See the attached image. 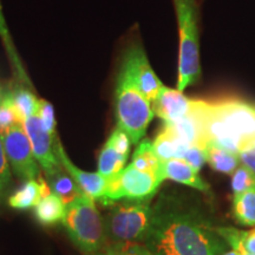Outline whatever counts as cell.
<instances>
[{
  "label": "cell",
  "instance_id": "obj_30",
  "mask_svg": "<svg viewBox=\"0 0 255 255\" xmlns=\"http://www.w3.org/2000/svg\"><path fill=\"white\" fill-rule=\"evenodd\" d=\"M239 157H240L241 163L250 168L255 174V138L242 145L239 151Z\"/></svg>",
  "mask_w": 255,
  "mask_h": 255
},
{
  "label": "cell",
  "instance_id": "obj_14",
  "mask_svg": "<svg viewBox=\"0 0 255 255\" xmlns=\"http://www.w3.org/2000/svg\"><path fill=\"white\" fill-rule=\"evenodd\" d=\"M161 173L164 180L175 181V182L191 187L206 194L210 191L209 184L202 180L199 171H196L183 158H171L168 161H162Z\"/></svg>",
  "mask_w": 255,
  "mask_h": 255
},
{
  "label": "cell",
  "instance_id": "obj_7",
  "mask_svg": "<svg viewBox=\"0 0 255 255\" xmlns=\"http://www.w3.org/2000/svg\"><path fill=\"white\" fill-rule=\"evenodd\" d=\"M163 181L161 175L139 170L129 164L109 178L108 189L101 203L108 207L119 201L151 200Z\"/></svg>",
  "mask_w": 255,
  "mask_h": 255
},
{
  "label": "cell",
  "instance_id": "obj_3",
  "mask_svg": "<svg viewBox=\"0 0 255 255\" xmlns=\"http://www.w3.org/2000/svg\"><path fill=\"white\" fill-rule=\"evenodd\" d=\"M115 107L117 127L127 133L132 144H138L155 114L151 103L144 97L136 82L130 50L124 57L117 77Z\"/></svg>",
  "mask_w": 255,
  "mask_h": 255
},
{
  "label": "cell",
  "instance_id": "obj_17",
  "mask_svg": "<svg viewBox=\"0 0 255 255\" xmlns=\"http://www.w3.org/2000/svg\"><path fill=\"white\" fill-rule=\"evenodd\" d=\"M152 145H154L156 155L161 161H168L171 158H183L184 154L190 148L189 145L181 142L165 126H163L161 131L155 137Z\"/></svg>",
  "mask_w": 255,
  "mask_h": 255
},
{
  "label": "cell",
  "instance_id": "obj_2",
  "mask_svg": "<svg viewBox=\"0 0 255 255\" xmlns=\"http://www.w3.org/2000/svg\"><path fill=\"white\" fill-rule=\"evenodd\" d=\"M207 142H214L239 154L245 143L255 138V108L246 102L195 101Z\"/></svg>",
  "mask_w": 255,
  "mask_h": 255
},
{
  "label": "cell",
  "instance_id": "obj_5",
  "mask_svg": "<svg viewBox=\"0 0 255 255\" xmlns=\"http://www.w3.org/2000/svg\"><path fill=\"white\" fill-rule=\"evenodd\" d=\"M176 9L180 53H178L177 89L186 90L201 77L200 43L195 0H173Z\"/></svg>",
  "mask_w": 255,
  "mask_h": 255
},
{
  "label": "cell",
  "instance_id": "obj_18",
  "mask_svg": "<svg viewBox=\"0 0 255 255\" xmlns=\"http://www.w3.org/2000/svg\"><path fill=\"white\" fill-rule=\"evenodd\" d=\"M215 232L240 255H255V227L250 231L233 227H214Z\"/></svg>",
  "mask_w": 255,
  "mask_h": 255
},
{
  "label": "cell",
  "instance_id": "obj_26",
  "mask_svg": "<svg viewBox=\"0 0 255 255\" xmlns=\"http://www.w3.org/2000/svg\"><path fill=\"white\" fill-rule=\"evenodd\" d=\"M103 252L107 255H154L141 242H110Z\"/></svg>",
  "mask_w": 255,
  "mask_h": 255
},
{
  "label": "cell",
  "instance_id": "obj_9",
  "mask_svg": "<svg viewBox=\"0 0 255 255\" xmlns=\"http://www.w3.org/2000/svg\"><path fill=\"white\" fill-rule=\"evenodd\" d=\"M23 126L31 142L33 154L38 163L43 168L45 176L62 169L63 165L56 154V145L59 141H55V138L43 127L38 110L24 121Z\"/></svg>",
  "mask_w": 255,
  "mask_h": 255
},
{
  "label": "cell",
  "instance_id": "obj_24",
  "mask_svg": "<svg viewBox=\"0 0 255 255\" xmlns=\"http://www.w3.org/2000/svg\"><path fill=\"white\" fill-rule=\"evenodd\" d=\"M130 164H132L133 167L139 169V170L158 174L162 176V161L156 155L152 142L149 141V139H143V141L138 143V146H137L135 152H133L132 161Z\"/></svg>",
  "mask_w": 255,
  "mask_h": 255
},
{
  "label": "cell",
  "instance_id": "obj_20",
  "mask_svg": "<svg viewBox=\"0 0 255 255\" xmlns=\"http://www.w3.org/2000/svg\"><path fill=\"white\" fill-rule=\"evenodd\" d=\"M45 177L51 191L57 194L65 205L72 202L83 191L64 168L55 171L53 174L46 175Z\"/></svg>",
  "mask_w": 255,
  "mask_h": 255
},
{
  "label": "cell",
  "instance_id": "obj_1",
  "mask_svg": "<svg viewBox=\"0 0 255 255\" xmlns=\"http://www.w3.org/2000/svg\"><path fill=\"white\" fill-rule=\"evenodd\" d=\"M214 227L188 201L162 195L143 244L154 255H221L229 246Z\"/></svg>",
  "mask_w": 255,
  "mask_h": 255
},
{
  "label": "cell",
  "instance_id": "obj_22",
  "mask_svg": "<svg viewBox=\"0 0 255 255\" xmlns=\"http://www.w3.org/2000/svg\"><path fill=\"white\" fill-rule=\"evenodd\" d=\"M9 97H11L12 105H13L15 113L18 115V119L21 123L36 113L39 108V100L36 95L32 94L30 88L25 87L23 84H19L18 87L9 89Z\"/></svg>",
  "mask_w": 255,
  "mask_h": 255
},
{
  "label": "cell",
  "instance_id": "obj_25",
  "mask_svg": "<svg viewBox=\"0 0 255 255\" xmlns=\"http://www.w3.org/2000/svg\"><path fill=\"white\" fill-rule=\"evenodd\" d=\"M232 190L234 195L255 188V174L245 164H240L232 174Z\"/></svg>",
  "mask_w": 255,
  "mask_h": 255
},
{
  "label": "cell",
  "instance_id": "obj_16",
  "mask_svg": "<svg viewBox=\"0 0 255 255\" xmlns=\"http://www.w3.org/2000/svg\"><path fill=\"white\" fill-rule=\"evenodd\" d=\"M207 163L215 171L232 175L241 164L239 154L229 151L214 142H207L205 145Z\"/></svg>",
  "mask_w": 255,
  "mask_h": 255
},
{
  "label": "cell",
  "instance_id": "obj_8",
  "mask_svg": "<svg viewBox=\"0 0 255 255\" xmlns=\"http://www.w3.org/2000/svg\"><path fill=\"white\" fill-rule=\"evenodd\" d=\"M5 154L13 173L23 181L40 177L39 163L32 150V145L24 126L18 122L0 133Z\"/></svg>",
  "mask_w": 255,
  "mask_h": 255
},
{
  "label": "cell",
  "instance_id": "obj_11",
  "mask_svg": "<svg viewBox=\"0 0 255 255\" xmlns=\"http://www.w3.org/2000/svg\"><path fill=\"white\" fill-rule=\"evenodd\" d=\"M56 154L58 156L63 168L75 180V182L78 184V187L87 195L90 196L91 199L101 202V200L105 195V191L108 189L109 178L103 176L98 171L97 173H88V171L79 169L77 165L72 163V161L69 158L68 154L65 152V149H64V146L60 142L57 143L56 145Z\"/></svg>",
  "mask_w": 255,
  "mask_h": 255
},
{
  "label": "cell",
  "instance_id": "obj_19",
  "mask_svg": "<svg viewBox=\"0 0 255 255\" xmlns=\"http://www.w3.org/2000/svg\"><path fill=\"white\" fill-rule=\"evenodd\" d=\"M65 206L63 200L51 191L49 195L41 199L40 202L34 207V216L40 225L50 227L62 221L65 213Z\"/></svg>",
  "mask_w": 255,
  "mask_h": 255
},
{
  "label": "cell",
  "instance_id": "obj_29",
  "mask_svg": "<svg viewBox=\"0 0 255 255\" xmlns=\"http://www.w3.org/2000/svg\"><path fill=\"white\" fill-rule=\"evenodd\" d=\"M183 159L186 162H188L191 167L195 169L196 171H199L202 169L203 164L207 162L206 158V151L205 148L200 145H193L188 149L186 154L183 156Z\"/></svg>",
  "mask_w": 255,
  "mask_h": 255
},
{
  "label": "cell",
  "instance_id": "obj_13",
  "mask_svg": "<svg viewBox=\"0 0 255 255\" xmlns=\"http://www.w3.org/2000/svg\"><path fill=\"white\" fill-rule=\"evenodd\" d=\"M129 50L132 56L135 77L139 90L144 95L146 100L152 103L156 100V97H157L159 91H161L163 84H162V82L159 81L154 70L150 66V63L146 58L145 52L142 49V46L136 45L130 47Z\"/></svg>",
  "mask_w": 255,
  "mask_h": 255
},
{
  "label": "cell",
  "instance_id": "obj_15",
  "mask_svg": "<svg viewBox=\"0 0 255 255\" xmlns=\"http://www.w3.org/2000/svg\"><path fill=\"white\" fill-rule=\"evenodd\" d=\"M51 189L45 180L39 177L38 180L26 181L23 186L15 190L8 197L7 203L11 208L17 210H27L34 208L41 199L49 195Z\"/></svg>",
  "mask_w": 255,
  "mask_h": 255
},
{
  "label": "cell",
  "instance_id": "obj_28",
  "mask_svg": "<svg viewBox=\"0 0 255 255\" xmlns=\"http://www.w3.org/2000/svg\"><path fill=\"white\" fill-rule=\"evenodd\" d=\"M11 181V170H9V164L5 154L1 136H0V199L1 200L5 199L6 194H7Z\"/></svg>",
  "mask_w": 255,
  "mask_h": 255
},
{
  "label": "cell",
  "instance_id": "obj_6",
  "mask_svg": "<svg viewBox=\"0 0 255 255\" xmlns=\"http://www.w3.org/2000/svg\"><path fill=\"white\" fill-rule=\"evenodd\" d=\"M151 200L124 201L115 205L104 218L108 244L110 242H141L150 229L154 207Z\"/></svg>",
  "mask_w": 255,
  "mask_h": 255
},
{
  "label": "cell",
  "instance_id": "obj_23",
  "mask_svg": "<svg viewBox=\"0 0 255 255\" xmlns=\"http://www.w3.org/2000/svg\"><path fill=\"white\" fill-rule=\"evenodd\" d=\"M233 214L241 226L255 227V188L233 197Z\"/></svg>",
  "mask_w": 255,
  "mask_h": 255
},
{
  "label": "cell",
  "instance_id": "obj_12",
  "mask_svg": "<svg viewBox=\"0 0 255 255\" xmlns=\"http://www.w3.org/2000/svg\"><path fill=\"white\" fill-rule=\"evenodd\" d=\"M194 100L186 97L182 91L162 87L161 91L151 103L156 116L164 123H173L188 116L193 110Z\"/></svg>",
  "mask_w": 255,
  "mask_h": 255
},
{
  "label": "cell",
  "instance_id": "obj_4",
  "mask_svg": "<svg viewBox=\"0 0 255 255\" xmlns=\"http://www.w3.org/2000/svg\"><path fill=\"white\" fill-rule=\"evenodd\" d=\"M62 222L70 240L83 253H97L108 245L104 219L98 212L95 200L84 191L65 206Z\"/></svg>",
  "mask_w": 255,
  "mask_h": 255
},
{
  "label": "cell",
  "instance_id": "obj_27",
  "mask_svg": "<svg viewBox=\"0 0 255 255\" xmlns=\"http://www.w3.org/2000/svg\"><path fill=\"white\" fill-rule=\"evenodd\" d=\"M39 117L43 127L45 128L46 131L55 138V141H59L58 136H57V128H56V117L55 110H53L52 105L45 100H39Z\"/></svg>",
  "mask_w": 255,
  "mask_h": 255
},
{
  "label": "cell",
  "instance_id": "obj_31",
  "mask_svg": "<svg viewBox=\"0 0 255 255\" xmlns=\"http://www.w3.org/2000/svg\"><path fill=\"white\" fill-rule=\"evenodd\" d=\"M90 255H107V254H105L103 251H101V252H97V253H94V254H90Z\"/></svg>",
  "mask_w": 255,
  "mask_h": 255
},
{
  "label": "cell",
  "instance_id": "obj_10",
  "mask_svg": "<svg viewBox=\"0 0 255 255\" xmlns=\"http://www.w3.org/2000/svg\"><path fill=\"white\" fill-rule=\"evenodd\" d=\"M130 144L131 141L127 133L117 127L102 148L98 157V173L111 178L123 170L129 158Z\"/></svg>",
  "mask_w": 255,
  "mask_h": 255
},
{
  "label": "cell",
  "instance_id": "obj_21",
  "mask_svg": "<svg viewBox=\"0 0 255 255\" xmlns=\"http://www.w3.org/2000/svg\"><path fill=\"white\" fill-rule=\"evenodd\" d=\"M0 38H1L2 43H4V46L6 49V52H7L8 59L11 62L12 65V70H13L14 76L17 77V79L20 82V84L25 85L27 88H32V83L28 78L26 71H25L23 63H21L20 58H19V55L15 50L14 43L12 40L11 33H9L8 28H7V24H6L4 14H2V7L1 4H0Z\"/></svg>",
  "mask_w": 255,
  "mask_h": 255
}]
</instances>
